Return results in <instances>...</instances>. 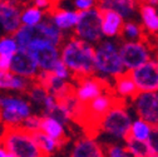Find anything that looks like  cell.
I'll use <instances>...</instances> for the list:
<instances>
[{
  "mask_svg": "<svg viewBox=\"0 0 158 157\" xmlns=\"http://www.w3.org/2000/svg\"><path fill=\"white\" fill-rule=\"evenodd\" d=\"M0 142L10 157H45L35 143L31 133L20 127L4 128Z\"/></svg>",
  "mask_w": 158,
  "mask_h": 157,
  "instance_id": "cell-5",
  "label": "cell"
},
{
  "mask_svg": "<svg viewBox=\"0 0 158 157\" xmlns=\"http://www.w3.org/2000/svg\"><path fill=\"white\" fill-rule=\"evenodd\" d=\"M128 73L138 92L151 93L158 91V64L156 59H152Z\"/></svg>",
  "mask_w": 158,
  "mask_h": 157,
  "instance_id": "cell-11",
  "label": "cell"
},
{
  "mask_svg": "<svg viewBox=\"0 0 158 157\" xmlns=\"http://www.w3.org/2000/svg\"><path fill=\"white\" fill-rule=\"evenodd\" d=\"M118 98L113 94H110L109 91L104 92L103 94L98 95L94 98L93 101H90L88 104L83 107V113L81 117V121L85 123L87 127L95 128L98 127L99 121L104 117V114L114 106Z\"/></svg>",
  "mask_w": 158,
  "mask_h": 157,
  "instance_id": "cell-9",
  "label": "cell"
},
{
  "mask_svg": "<svg viewBox=\"0 0 158 157\" xmlns=\"http://www.w3.org/2000/svg\"><path fill=\"white\" fill-rule=\"evenodd\" d=\"M119 39H106L94 45V75L109 84L127 73L119 57Z\"/></svg>",
  "mask_w": 158,
  "mask_h": 157,
  "instance_id": "cell-2",
  "label": "cell"
},
{
  "mask_svg": "<svg viewBox=\"0 0 158 157\" xmlns=\"http://www.w3.org/2000/svg\"><path fill=\"white\" fill-rule=\"evenodd\" d=\"M102 146L104 151V157H133L124 146V143L107 142Z\"/></svg>",
  "mask_w": 158,
  "mask_h": 157,
  "instance_id": "cell-30",
  "label": "cell"
},
{
  "mask_svg": "<svg viewBox=\"0 0 158 157\" xmlns=\"http://www.w3.org/2000/svg\"><path fill=\"white\" fill-rule=\"evenodd\" d=\"M55 78H58V79H60V81H64V82H69L70 81V78L73 77L72 73L68 70V68L59 61L56 63V66L53 68V70L50 72Z\"/></svg>",
  "mask_w": 158,
  "mask_h": 157,
  "instance_id": "cell-33",
  "label": "cell"
},
{
  "mask_svg": "<svg viewBox=\"0 0 158 157\" xmlns=\"http://www.w3.org/2000/svg\"><path fill=\"white\" fill-rule=\"evenodd\" d=\"M27 94H28V101L30 102V104H35L38 107H42L43 101H44V98L47 97L48 92L42 86H39L38 83L33 82L30 88L28 89Z\"/></svg>",
  "mask_w": 158,
  "mask_h": 157,
  "instance_id": "cell-31",
  "label": "cell"
},
{
  "mask_svg": "<svg viewBox=\"0 0 158 157\" xmlns=\"http://www.w3.org/2000/svg\"><path fill=\"white\" fill-rule=\"evenodd\" d=\"M119 57L126 72H131L138 67L146 64L152 61V47L146 40H137V42H119Z\"/></svg>",
  "mask_w": 158,
  "mask_h": 157,
  "instance_id": "cell-7",
  "label": "cell"
},
{
  "mask_svg": "<svg viewBox=\"0 0 158 157\" xmlns=\"http://www.w3.org/2000/svg\"><path fill=\"white\" fill-rule=\"evenodd\" d=\"M132 117L124 102L118 98L114 106L104 114L97 127V132L113 140V143H123L128 138Z\"/></svg>",
  "mask_w": 158,
  "mask_h": 157,
  "instance_id": "cell-3",
  "label": "cell"
},
{
  "mask_svg": "<svg viewBox=\"0 0 158 157\" xmlns=\"http://www.w3.org/2000/svg\"><path fill=\"white\" fill-rule=\"evenodd\" d=\"M40 132L47 134L48 137L53 138L54 141L62 143L67 140L65 138V126L58 121L54 117L50 116H42V122H40Z\"/></svg>",
  "mask_w": 158,
  "mask_h": 157,
  "instance_id": "cell-22",
  "label": "cell"
},
{
  "mask_svg": "<svg viewBox=\"0 0 158 157\" xmlns=\"http://www.w3.org/2000/svg\"><path fill=\"white\" fill-rule=\"evenodd\" d=\"M59 54L60 62L77 79L94 75V45L73 35L59 47Z\"/></svg>",
  "mask_w": 158,
  "mask_h": 157,
  "instance_id": "cell-1",
  "label": "cell"
},
{
  "mask_svg": "<svg viewBox=\"0 0 158 157\" xmlns=\"http://www.w3.org/2000/svg\"><path fill=\"white\" fill-rule=\"evenodd\" d=\"M33 113V106L22 94L0 93V123L4 128L20 127Z\"/></svg>",
  "mask_w": 158,
  "mask_h": 157,
  "instance_id": "cell-4",
  "label": "cell"
},
{
  "mask_svg": "<svg viewBox=\"0 0 158 157\" xmlns=\"http://www.w3.org/2000/svg\"><path fill=\"white\" fill-rule=\"evenodd\" d=\"M19 50V47L13 35L0 36V57L13 58Z\"/></svg>",
  "mask_w": 158,
  "mask_h": 157,
  "instance_id": "cell-29",
  "label": "cell"
},
{
  "mask_svg": "<svg viewBox=\"0 0 158 157\" xmlns=\"http://www.w3.org/2000/svg\"><path fill=\"white\" fill-rule=\"evenodd\" d=\"M20 24V5L16 2H0V28L5 35H13Z\"/></svg>",
  "mask_w": 158,
  "mask_h": 157,
  "instance_id": "cell-15",
  "label": "cell"
},
{
  "mask_svg": "<svg viewBox=\"0 0 158 157\" xmlns=\"http://www.w3.org/2000/svg\"><path fill=\"white\" fill-rule=\"evenodd\" d=\"M94 6H97V2H93V0H75L73 2V10H75L77 13L87 11Z\"/></svg>",
  "mask_w": 158,
  "mask_h": 157,
  "instance_id": "cell-34",
  "label": "cell"
},
{
  "mask_svg": "<svg viewBox=\"0 0 158 157\" xmlns=\"http://www.w3.org/2000/svg\"><path fill=\"white\" fill-rule=\"evenodd\" d=\"M133 108L139 118L153 127L158 126V95L157 92L141 93L138 92L133 98Z\"/></svg>",
  "mask_w": 158,
  "mask_h": 157,
  "instance_id": "cell-12",
  "label": "cell"
},
{
  "mask_svg": "<svg viewBox=\"0 0 158 157\" xmlns=\"http://www.w3.org/2000/svg\"><path fill=\"white\" fill-rule=\"evenodd\" d=\"M3 132H4V127H3V125H2V123H0V137H2Z\"/></svg>",
  "mask_w": 158,
  "mask_h": 157,
  "instance_id": "cell-37",
  "label": "cell"
},
{
  "mask_svg": "<svg viewBox=\"0 0 158 157\" xmlns=\"http://www.w3.org/2000/svg\"><path fill=\"white\" fill-rule=\"evenodd\" d=\"M69 157H104V151L94 136L87 134L75 141Z\"/></svg>",
  "mask_w": 158,
  "mask_h": 157,
  "instance_id": "cell-16",
  "label": "cell"
},
{
  "mask_svg": "<svg viewBox=\"0 0 158 157\" xmlns=\"http://www.w3.org/2000/svg\"><path fill=\"white\" fill-rule=\"evenodd\" d=\"M113 88H114V92L117 93V95L119 97V100H122V101L127 100V98H131L132 100L138 93L129 73H124L118 78H115L113 81Z\"/></svg>",
  "mask_w": 158,
  "mask_h": 157,
  "instance_id": "cell-23",
  "label": "cell"
},
{
  "mask_svg": "<svg viewBox=\"0 0 158 157\" xmlns=\"http://www.w3.org/2000/svg\"><path fill=\"white\" fill-rule=\"evenodd\" d=\"M156 128H158V127H153L149 123H147L139 118H135L131 123L128 138L137 141V142H148Z\"/></svg>",
  "mask_w": 158,
  "mask_h": 157,
  "instance_id": "cell-24",
  "label": "cell"
},
{
  "mask_svg": "<svg viewBox=\"0 0 158 157\" xmlns=\"http://www.w3.org/2000/svg\"><path fill=\"white\" fill-rule=\"evenodd\" d=\"M124 20L112 10H102V35L106 39H118L121 36Z\"/></svg>",
  "mask_w": 158,
  "mask_h": 157,
  "instance_id": "cell-19",
  "label": "cell"
},
{
  "mask_svg": "<svg viewBox=\"0 0 158 157\" xmlns=\"http://www.w3.org/2000/svg\"><path fill=\"white\" fill-rule=\"evenodd\" d=\"M40 122H42V116L36 113H31L28 118L24 120L20 128H23L24 131L29 133H34V132L40 131Z\"/></svg>",
  "mask_w": 158,
  "mask_h": 157,
  "instance_id": "cell-32",
  "label": "cell"
},
{
  "mask_svg": "<svg viewBox=\"0 0 158 157\" xmlns=\"http://www.w3.org/2000/svg\"><path fill=\"white\" fill-rule=\"evenodd\" d=\"M97 8L102 10H112L117 13L124 22L132 20L135 11L138 10V3L132 0H103L97 2Z\"/></svg>",
  "mask_w": 158,
  "mask_h": 157,
  "instance_id": "cell-17",
  "label": "cell"
},
{
  "mask_svg": "<svg viewBox=\"0 0 158 157\" xmlns=\"http://www.w3.org/2000/svg\"><path fill=\"white\" fill-rule=\"evenodd\" d=\"M33 82L13 74L11 72H0V92L27 93Z\"/></svg>",
  "mask_w": 158,
  "mask_h": 157,
  "instance_id": "cell-20",
  "label": "cell"
},
{
  "mask_svg": "<svg viewBox=\"0 0 158 157\" xmlns=\"http://www.w3.org/2000/svg\"><path fill=\"white\" fill-rule=\"evenodd\" d=\"M35 32H36V39H42V40H47L50 44L55 45V47H60L63 44V42L65 40V35L54 27V24L49 20L48 18H45L44 20L34 27Z\"/></svg>",
  "mask_w": 158,
  "mask_h": 157,
  "instance_id": "cell-21",
  "label": "cell"
},
{
  "mask_svg": "<svg viewBox=\"0 0 158 157\" xmlns=\"http://www.w3.org/2000/svg\"><path fill=\"white\" fill-rule=\"evenodd\" d=\"M107 91H109L108 83L99 79L95 75H90L84 78H78L74 86L73 94L79 103L82 106H85L90 101H93L94 98L103 94Z\"/></svg>",
  "mask_w": 158,
  "mask_h": 157,
  "instance_id": "cell-10",
  "label": "cell"
},
{
  "mask_svg": "<svg viewBox=\"0 0 158 157\" xmlns=\"http://www.w3.org/2000/svg\"><path fill=\"white\" fill-rule=\"evenodd\" d=\"M122 40L126 42H137V40H146L147 34L144 33L141 23L134 20H127L122 28Z\"/></svg>",
  "mask_w": 158,
  "mask_h": 157,
  "instance_id": "cell-26",
  "label": "cell"
},
{
  "mask_svg": "<svg viewBox=\"0 0 158 157\" xmlns=\"http://www.w3.org/2000/svg\"><path fill=\"white\" fill-rule=\"evenodd\" d=\"M124 146L133 157H158V150L153 148L148 142H137L127 138Z\"/></svg>",
  "mask_w": 158,
  "mask_h": 157,
  "instance_id": "cell-27",
  "label": "cell"
},
{
  "mask_svg": "<svg viewBox=\"0 0 158 157\" xmlns=\"http://www.w3.org/2000/svg\"><path fill=\"white\" fill-rule=\"evenodd\" d=\"M25 52L33 58L40 72L50 73L56 63L60 61L59 48L47 40H42V39L33 40Z\"/></svg>",
  "mask_w": 158,
  "mask_h": 157,
  "instance_id": "cell-8",
  "label": "cell"
},
{
  "mask_svg": "<svg viewBox=\"0 0 158 157\" xmlns=\"http://www.w3.org/2000/svg\"><path fill=\"white\" fill-rule=\"evenodd\" d=\"M9 72L24 78V79L34 82L40 70L33 61V58L25 50H18V53L11 58Z\"/></svg>",
  "mask_w": 158,
  "mask_h": 157,
  "instance_id": "cell-13",
  "label": "cell"
},
{
  "mask_svg": "<svg viewBox=\"0 0 158 157\" xmlns=\"http://www.w3.org/2000/svg\"><path fill=\"white\" fill-rule=\"evenodd\" d=\"M0 157H10V155H9L8 151L4 148V146L2 145V142H0Z\"/></svg>",
  "mask_w": 158,
  "mask_h": 157,
  "instance_id": "cell-36",
  "label": "cell"
},
{
  "mask_svg": "<svg viewBox=\"0 0 158 157\" xmlns=\"http://www.w3.org/2000/svg\"><path fill=\"white\" fill-rule=\"evenodd\" d=\"M47 18V13L35 8L33 4H28L20 9V24L22 27L34 28L40 24Z\"/></svg>",
  "mask_w": 158,
  "mask_h": 157,
  "instance_id": "cell-25",
  "label": "cell"
},
{
  "mask_svg": "<svg viewBox=\"0 0 158 157\" xmlns=\"http://www.w3.org/2000/svg\"><path fill=\"white\" fill-rule=\"evenodd\" d=\"M138 13H139L142 28L148 35L156 34L158 30V13L157 2H143L138 3Z\"/></svg>",
  "mask_w": 158,
  "mask_h": 157,
  "instance_id": "cell-18",
  "label": "cell"
},
{
  "mask_svg": "<svg viewBox=\"0 0 158 157\" xmlns=\"http://www.w3.org/2000/svg\"><path fill=\"white\" fill-rule=\"evenodd\" d=\"M47 18L56 29H59L65 35L67 33L74 30L78 22V13L73 9L60 8L58 6V3H54L53 8L47 13Z\"/></svg>",
  "mask_w": 158,
  "mask_h": 157,
  "instance_id": "cell-14",
  "label": "cell"
},
{
  "mask_svg": "<svg viewBox=\"0 0 158 157\" xmlns=\"http://www.w3.org/2000/svg\"><path fill=\"white\" fill-rule=\"evenodd\" d=\"M31 136H33L35 143L38 145V147L40 148V151L44 153L45 157H49L50 155H53L59 147L62 146V143L54 141L53 138H50V137H48L47 134H44L40 131L31 133Z\"/></svg>",
  "mask_w": 158,
  "mask_h": 157,
  "instance_id": "cell-28",
  "label": "cell"
},
{
  "mask_svg": "<svg viewBox=\"0 0 158 157\" xmlns=\"http://www.w3.org/2000/svg\"><path fill=\"white\" fill-rule=\"evenodd\" d=\"M73 33L75 38L88 44L97 45L103 39L102 11L94 6L87 11L78 13V22Z\"/></svg>",
  "mask_w": 158,
  "mask_h": 157,
  "instance_id": "cell-6",
  "label": "cell"
},
{
  "mask_svg": "<svg viewBox=\"0 0 158 157\" xmlns=\"http://www.w3.org/2000/svg\"><path fill=\"white\" fill-rule=\"evenodd\" d=\"M10 63H11V58L0 57V72H9Z\"/></svg>",
  "mask_w": 158,
  "mask_h": 157,
  "instance_id": "cell-35",
  "label": "cell"
}]
</instances>
